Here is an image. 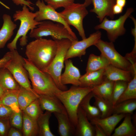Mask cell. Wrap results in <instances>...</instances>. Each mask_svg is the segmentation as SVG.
<instances>
[{
	"label": "cell",
	"instance_id": "1",
	"mask_svg": "<svg viewBox=\"0 0 136 136\" xmlns=\"http://www.w3.org/2000/svg\"><path fill=\"white\" fill-rule=\"evenodd\" d=\"M57 49V44L55 40L41 38L27 44L25 54L30 62L44 72L54 59Z\"/></svg>",
	"mask_w": 136,
	"mask_h": 136
},
{
	"label": "cell",
	"instance_id": "2",
	"mask_svg": "<svg viewBox=\"0 0 136 136\" xmlns=\"http://www.w3.org/2000/svg\"><path fill=\"white\" fill-rule=\"evenodd\" d=\"M21 10L16 11L13 16L14 21L19 20L20 24L16 36L10 43L8 44L7 47L10 51L16 50L17 43L20 39V45L24 46L27 44V34L29 31L36 28L40 22L36 21L35 19L37 14L29 11L28 8L26 5L23 6Z\"/></svg>",
	"mask_w": 136,
	"mask_h": 136
},
{
	"label": "cell",
	"instance_id": "3",
	"mask_svg": "<svg viewBox=\"0 0 136 136\" xmlns=\"http://www.w3.org/2000/svg\"><path fill=\"white\" fill-rule=\"evenodd\" d=\"M24 66L31 82L32 88L39 95L55 96L61 91L57 87L51 77L39 70L24 58Z\"/></svg>",
	"mask_w": 136,
	"mask_h": 136
},
{
	"label": "cell",
	"instance_id": "4",
	"mask_svg": "<svg viewBox=\"0 0 136 136\" xmlns=\"http://www.w3.org/2000/svg\"><path fill=\"white\" fill-rule=\"evenodd\" d=\"M93 88L73 85L70 88L61 91L56 96L64 107L69 119L75 128L77 123V112L83 99L92 92Z\"/></svg>",
	"mask_w": 136,
	"mask_h": 136
},
{
	"label": "cell",
	"instance_id": "5",
	"mask_svg": "<svg viewBox=\"0 0 136 136\" xmlns=\"http://www.w3.org/2000/svg\"><path fill=\"white\" fill-rule=\"evenodd\" d=\"M54 40L57 44V52L53 60L44 72L51 77L59 89L65 91L67 90V88L61 83V76L65 56L72 41L67 39Z\"/></svg>",
	"mask_w": 136,
	"mask_h": 136
},
{
	"label": "cell",
	"instance_id": "6",
	"mask_svg": "<svg viewBox=\"0 0 136 136\" xmlns=\"http://www.w3.org/2000/svg\"><path fill=\"white\" fill-rule=\"evenodd\" d=\"M29 36L36 39L51 36L53 40L67 39L72 41L78 40L72 35L62 24L48 20L40 22L36 28L30 31Z\"/></svg>",
	"mask_w": 136,
	"mask_h": 136
},
{
	"label": "cell",
	"instance_id": "7",
	"mask_svg": "<svg viewBox=\"0 0 136 136\" xmlns=\"http://www.w3.org/2000/svg\"><path fill=\"white\" fill-rule=\"evenodd\" d=\"M86 8L83 3H74L59 12L69 26L76 29L82 39L86 38L83 25V20L88 14Z\"/></svg>",
	"mask_w": 136,
	"mask_h": 136
},
{
	"label": "cell",
	"instance_id": "8",
	"mask_svg": "<svg viewBox=\"0 0 136 136\" xmlns=\"http://www.w3.org/2000/svg\"><path fill=\"white\" fill-rule=\"evenodd\" d=\"M11 58L5 66L11 73L20 86L31 91L27 71L24 66V58L16 50L10 51Z\"/></svg>",
	"mask_w": 136,
	"mask_h": 136
},
{
	"label": "cell",
	"instance_id": "9",
	"mask_svg": "<svg viewBox=\"0 0 136 136\" xmlns=\"http://www.w3.org/2000/svg\"><path fill=\"white\" fill-rule=\"evenodd\" d=\"M94 46L110 64L124 70L133 71L132 64L125 56H123L116 51L113 42L105 41L100 39Z\"/></svg>",
	"mask_w": 136,
	"mask_h": 136
},
{
	"label": "cell",
	"instance_id": "10",
	"mask_svg": "<svg viewBox=\"0 0 136 136\" xmlns=\"http://www.w3.org/2000/svg\"><path fill=\"white\" fill-rule=\"evenodd\" d=\"M134 11L132 8H128L124 14L115 20H110L106 17L94 28L96 30L102 29L105 30L110 42H114L119 37L125 33L126 29L124 26V23Z\"/></svg>",
	"mask_w": 136,
	"mask_h": 136
},
{
	"label": "cell",
	"instance_id": "11",
	"mask_svg": "<svg viewBox=\"0 0 136 136\" xmlns=\"http://www.w3.org/2000/svg\"><path fill=\"white\" fill-rule=\"evenodd\" d=\"M36 5L39 10L36 12L37 15L35 20L38 22L48 20L58 23L63 25L69 33L76 39L78 40L75 33L61 16L59 12H57L50 6L46 5L43 0H38Z\"/></svg>",
	"mask_w": 136,
	"mask_h": 136
},
{
	"label": "cell",
	"instance_id": "12",
	"mask_svg": "<svg viewBox=\"0 0 136 136\" xmlns=\"http://www.w3.org/2000/svg\"><path fill=\"white\" fill-rule=\"evenodd\" d=\"M101 32L97 31L81 41H72L67 52L65 60L77 57L81 58L85 55L86 49L90 46L94 45L101 39Z\"/></svg>",
	"mask_w": 136,
	"mask_h": 136
},
{
	"label": "cell",
	"instance_id": "13",
	"mask_svg": "<svg viewBox=\"0 0 136 136\" xmlns=\"http://www.w3.org/2000/svg\"><path fill=\"white\" fill-rule=\"evenodd\" d=\"M65 69L61 76V81L63 85L71 84L73 85L80 86V79L81 76L79 69L74 65L70 59L64 61Z\"/></svg>",
	"mask_w": 136,
	"mask_h": 136
},
{
	"label": "cell",
	"instance_id": "14",
	"mask_svg": "<svg viewBox=\"0 0 136 136\" xmlns=\"http://www.w3.org/2000/svg\"><path fill=\"white\" fill-rule=\"evenodd\" d=\"M93 8L90 11L95 13L100 22L106 16L113 19L114 15L113 8L116 0H92Z\"/></svg>",
	"mask_w": 136,
	"mask_h": 136
},
{
	"label": "cell",
	"instance_id": "15",
	"mask_svg": "<svg viewBox=\"0 0 136 136\" xmlns=\"http://www.w3.org/2000/svg\"><path fill=\"white\" fill-rule=\"evenodd\" d=\"M77 119L75 135L95 136L94 126L89 121L85 112L80 106L77 110Z\"/></svg>",
	"mask_w": 136,
	"mask_h": 136
},
{
	"label": "cell",
	"instance_id": "16",
	"mask_svg": "<svg viewBox=\"0 0 136 136\" xmlns=\"http://www.w3.org/2000/svg\"><path fill=\"white\" fill-rule=\"evenodd\" d=\"M126 114H114L104 118H98L90 120L93 125L97 124L104 130L107 136H110L117 124Z\"/></svg>",
	"mask_w": 136,
	"mask_h": 136
},
{
	"label": "cell",
	"instance_id": "17",
	"mask_svg": "<svg viewBox=\"0 0 136 136\" xmlns=\"http://www.w3.org/2000/svg\"><path fill=\"white\" fill-rule=\"evenodd\" d=\"M39 96V99L42 110H45L53 113H67L64 105L56 96L46 95Z\"/></svg>",
	"mask_w": 136,
	"mask_h": 136
},
{
	"label": "cell",
	"instance_id": "18",
	"mask_svg": "<svg viewBox=\"0 0 136 136\" xmlns=\"http://www.w3.org/2000/svg\"><path fill=\"white\" fill-rule=\"evenodd\" d=\"M133 71L124 70L110 64L104 69L105 78L115 82L123 81L129 83L133 78Z\"/></svg>",
	"mask_w": 136,
	"mask_h": 136
},
{
	"label": "cell",
	"instance_id": "19",
	"mask_svg": "<svg viewBox=\"0 0 136 136\" xmlns=\"http://www.w3.org/2000/svg\"><path fill=\"white\" fill-rule=\"evenodd\" d=\"M3 24L0 29V49L3 48L7 42L13 35L17 25L12 21L9 15L5 14L3 16Z\"/></svg>",
	"mask_w": 136,
	"mask_h": 136
},
{
	"label": "cell",
	"instance_id": "20",
	"mask_svg": "<svg viewBox=\"0 0 136 136\" xmlns=\"http://www.w3.org/2000/svg\"><path fill=\"white\" fill-rule=\"evenodd\" d=\"M58 122V132L60 136L75 135V128L71 121L67 113H53Z\"/></svg>",
	"mask_w": 136,
	"mask_h": 136
},
{
	"label": "cell",
	"instance_id": "21",
	"mask_svg": "<svg viewBox=\"0 0 136 136\" xmlns=\"http://www.w3.org/2000/svg\"><path fill=\"white\" fill-rule=\"evenodd\" d=\"M104 69L86 73L81 76L80 79V86L93 88L100 84L105 77L104 74Z\"/></svg>",
	"mask_w": 136,
	"mask_h": 136
},
{
	"label": "cell",
	"instance_id": "22",
	"mask_svg": "<svg viewBox=\"0 0 136 136\" xmlns=\"http://www.w3.org/2000/svg\"><path fill=\"white\" fill-rule=\"evenodd\" d=\"M130 114H126L123 122L115 130L112 136H135L136 129L131 121Z\"/></svg>",
	"mask_w": 136,
	"mask_h": 136
},
{
	"label": "cell",
	"instance_id": "23",
	"mask_svg": "<svg viewBox=\"0 0 136 136\" xmlns=\"http://www.w3.org/2000/svg\"><path fill=\"white\" fill-rule=\"evenodd\" d=\"M93 96L92 92H90L83 99L79 105L90 120L100 118L101 116V113L98 108L95 106H92L90 104V100Z\"/></svg>",
	"mask_w": 136,
	"mask_h": 136
},
{
	"label": "cell",
	"instance_id": "24",
	"mask_svg": "<svg viewBox=\"0 0 136 136\" xmlns=\"http://www.w3.org/2000/svg\"><path fill=\"white\" fill-rule=\"evenodd\" d=\"M0 85L6 90H18L20 87L11 73L5 67L0 68Z\"/></svg>",
	"mask_w": 136,
	"mask_h": 136
},
{
	"label": "cell",
	"instance_id": "25",
	"mask_svg": "<svg viewBox=\"0 0 136 136\" xmlns=\"http://www.w3.org/2000/svg\"><path fill=\"white\" fill-rule=\"evenodd\" d=\"M110 64L108 60L102 54L97 56L91 54L88 57L86 72H89L104 69Z\"/></svg>",
	"mask_w": 136,
	"mask_h": 136
},
{
	"label": "cell",
	"instance_id": "26",
	"mask_svg": "<svg viewBox=\"0 0 136 136\" xmlns=\"http://www.w3.org/2000/svg\"><path fill=\"white\" fill-rule=\"evenodd\" d=\"M39 96L35 91L29 90L20 86L18 90V101L21 110L23 111L32 102L39 98Z\"/></svg>",
	"mask_w": 136,
	"mask_h": 136
},
{
	"label": "cell",
	"instance_id": "27",
	"mask_svg": "<svg viewBox=\"0 0 136 136\" xmlns=\"http://www.w3.org/2000/svg\"><path fill=\"white\" fill-rule=\"evenodd\" d=\"M18 90H6L0 98V104L9 107L15 112L21 111L18 101Z\"/></svg>",
	"mask_w": 136,
	"mask_h": 136
},
{
	"label": "cell",
	"instance_id": "28",
	"mask_svg": "<svg viewBox=\"0 0 136 136\" xmlns=\"http://www.w3.org/2000/svg\"><path fill=\"white\" fill-rule=\"evenodd\" d=\"M114 82L105 78L100 84L93 87L94 94L109 100L114 86Z\"/></svg>",
	"mask_w": 136,
	"mask_h": 136
},
{
	"label": "cell",
	"instance_id": "29",
	"mask_svg": "<svg viewBox=\"0 0 136 136\" xmlns=\"http://www.w3.org/2000/svg\"><path fill=\"white\" fill-rule=\"evenodd\" d=\"M23 118L22 130L23 135L35 136L38 135L39 128L37 120L29 117L22 111Z\"/></svg>",
	"mask_w": 136,
	"mask_h": 136
},
{
	"label": "cell",
	"instance_id": "30",
	"mask_svg": "<svg viewBox=\"0 0 136 136\" xmlns=\"http://www.w3.org/2000/svg\"><path fill=\"white\" fill-rule=\"evenodd\" d=\"M51 112L46 111L38 118L37 121L39 128L38 135L41 136H55L51 132L49 126V120Z\"/></svg>",
	"mask_w": 136,
	"mask_h": 136
},
{
	"label": "cell",
	"instance_id": "31",
	"mask_svg": "<svg viewBox=\"0 0 136 136\" xmlns=\"http://www.w3.org/2000/svg\"><path fill=\"white\" fill-rule=\"evenodd\" d=\"M136 64L133 65L134 74L133 78L128 83L127 87L119 98L116 104L126 100L136 99Z\"/></svg>",
	"mask_w": 136,
	"mask_h": 136
},
{
	"label": "cell",
	"instance_id": "32",
	"mask_svg": "<svg viewBox=\"0 0 136 136\" xmlns=\"http://www.w3.org/2000/svg\"><path fill=\"white\" fill-rule=\"evenodd\" d=\"M95 101L94 105L99 109L101 113L100 118H104L111 115L113 114V106L108 100L93 94Z\"/></svg>",
	"mask_w": 136,
	"mask_h": 136
},
{
	"label": "cell",
	"instance_id": "33",
	"mask_svg": "<svg viewBox=\"0 0 136 136\" xmlns=\"http://www.w3.org/2000/svg\"><path fill=\"white\" fill-rule=\"evenodd\" d=\"M136 109V99L126 100L115 105L113 114H131Z\"/></svg>",
	"mask_w": 136,
	"mask_h": 136
},
{
	"label": "cell",
	"instance_id": "34",
	"mask_svg": "<svg viewBox=\"0 0 136 136\" xmlns=\"http://www.w3.org/2000/svg\"><path fill=\"white\" fill-rule=\"evenodd\" d=\"M128 83L123 81H115L109 101L113 107L127 87Z\"/></svg>",
	"mask_w": 136,
	"mask_h": 136
},
{
	"label": "cell",
	"instance_id": "35",
	"mask_svg": "<svg viewBox=\"0 0 136 136\" xmlns=\"http://www.w3.org/2000/svg\"><path fill=\"white\" fill-rule=\"evenodd\" d=\"M22 111L30 117L36 120L43 113L39 98L32 102Z\"/></svg>",
	"mask_w": 136,
	"mask_h": 136
},
{
	"label": "cell",
	"instance_id": "36",
	"mask_svg": "<svg viewBox=\"0 0 136 136\" xmlns=\"http://www.w3.org/2000/svg\"><path fill=\"white\" fill-rule=\"evenodd\" d=\"M9 119L12 126L18 129H22L23 118L22 111L18 113L14 112Z\"/></svg>",
	"mask_w": 136,
	"mask_h": 136
},
{
	"label": "cell",
	"instance_id": "37",
	"mask_svg": "<svg viewBox=\"0 0 136 136\" xmlns=\"http://www.w3.org/2000/svg\"><path fill=\"white\" fill-rule=\"evenodd\" d=\"M44 1L54 9L64 8L74 3L75 0H44Z\"/></svg>",
	"mask_w": 136,
	"mask_h": 136
},
{
	"label": "cell",
	"instance_id": "38",
	"mask_svg": "<svg viewBox=\"0 0 136 136\" xmlns=\"http://www.w3.org/2000/svg\"><path fill=\"white\" fill-rule=\"evenodd\" d=\"M14 112L8 106L2 104L0 105V118H9Z\"/></svg>",
	"mask_w": 136,
	"mask_h": 136
},
{
	"label": "cell",
	"instance_id": "39",
	"mask_svg": "<svg viewBox=\"0 0 136 136\" xmlns=\"http://www.w3.org/2000/svg\"><path fill=\"white\" fill-rule=\"evenodd\" d=\"M13 3L17 6H23L24 5H26L29 9L32 11L34 10V7L32 5L33 4L29 0H12Z\"/></svg>",
	"mask_w": 136,
	"mask_h": 136
},
{
	"label": "cell",
	"instance_id": "40",
	"mask_svg": "<svg viewBox=\"0 0 136 136\" xmlns=\"http://www.w3.org/2000/svg\"><path fill=\"white\" fill-rule=\"evenodd\" d=\"M129 17L133 21L134 24V28L131 29V33L134 37V44L133 49L130 53L133 56H136V20L133 17L130 15Z\"/></svg>",
	"mask_w": 136,
	"mask_h": 136
},
{
	"label": "cell",
	"instance_id": "41",
	"mask_svg": "<svg viewBox=\"0 0 136 136\" xmlns=\"http://www.w3.org/2000/svg\"><path fill=\"white\" fill-rule=\"evenodd\" d=\"M11 58V52L6 53L2 58L0 59V68L4 67Z\"/></svg>",
	"mask_w": 136,
	"mask_h": 136
},
{
	"label": "cell",
	"instance_id": "42",
	"mask_svg": "<svg viewBox=\"0 0 136 136\" xmlns=\"http://www.w3.org/2000/svg\"><path fill=\"white\" fill-rule=\"evenodd\" d=\"M8 129L7 124L0 119V135H5L7 132Z\"/></svg>",
	"mask_w": 136,
	"mask_h": 136
},
{
	"label": "cell",
	"instance_id": "43",
	"mask_svg": "<svg viewBox=\"0 0 136 136\" xmlns=\"http://www.w3.org/2000/svg\"><path fill=\"white\" fill-rule=\"evenodd\" d=\"M95 136H107L103 129L99 125L95 124Z\"/></svg>",
	"mask_w": 136,
	"mask_h": 136
},
{
	"label": "cell",
	"instance_id": "44",
	"mask_svg": "<svg viewBox=\"0 0 136 136\" xmlns=\"http://www.w3.org/2000/svg\"><path fill=\"white\" fill-rule=\"evenodd\" d=\"M8 135L9 136H22V134L17 129L11 127L9 131Z\"/></svg>",
	"mask_w": 136,
	"mask_h": 136
},
{
	"label": "cell",
	"instance_id": "45",
	"mask_svg": "<svg viewBox=\"0 0 136 136\" xmlns=\"http://www.w3.org/2000/svg\"><path fill=\"white\" fill-rule=\"evenodd\" d=\"M123 9V8L115 4L113 7V13L114 15L119 14L122 12Z\"/></svg>",
	"mask_w": 136,
	"mask_h": 136
},
{
	"label": "cell",
	"instance_id": "46",
	"mask_svg": "<svg viewBox=\"0 0 136 136\" xmlns=\"http://www.w3.org/2000/svg\"><path fill=\"white\" fill-rule=\"evenodd\" d=\"M126 3V0H116L115 4L123 8L125 6Z\"/></svg>",
	"mask_w": 136,
	"mask_h": 136
},
{
	"label": "cell",
	"instance_id": "47",
	"mask_svg": "<svg viewBox=\"0 0 136 136\" xmlns=\"http://www.w3.org/2000/svg\"><path fill=\"white\" fill-rule=\"evenodd\" d=\"M92 3V0H85L83 4L87 7L89 6Z\"/></svg>",
	"mask_w": 136,
	"mask_h": 136
},
{
	"label": "cell",
	"instance_id": "48",
	"mask_svg": "<svg viewBox=\"0 0 136 136\" xmlns=\"http://www.w3.org/2000/svg\"><path fill=\"white\" fill-rule=\"evenodd\" d=\"M6 90L0 85V98L3 95Z\"/></svg>",
	"mask_w": 136,
	"mask_h": 136
},
{
	"label": "cell",
	"instance_id": "49",
	"mask_svg": "<svg viewBox=\"0 0 136 136\" xmlns=\"http://www.w3.org/2000/svg\"><path fill=\"white\" fill-rule=\"evenodd\" d=\"M132 119H133V124L135 126H136V114H135L133 116Z\"/></svg>",
	"mask_w": 136,
	"mask_h": 136
},
{
	"label": "cell",
	"instance_id": "50",
	"mask_svg": "<svg viewBox=\"0 0 136 136\" xmlns=\"http://www.w3.org/2000/svg\"><path fill=\"white\" fill-rule=\"evenodd\" d=\"M0 4H1V5L3 4V3L0 1Z\"/></svg>",
	"mask_w": 136,
	"mask_h": 136
},
{
	"label": "cell",
	"instance_id": "51",
	"mask_svg": "<svg viewBox=\"0 0 136 136\" xmlns=\"http://www.w3.org/2000/svg\"><path fill=\"white\" fill-rule=\"evenodd\" d=\"M1 104H0V105H1Z\"/></svg>",
	"mask_w": 136,
	"mask_h": 136
}]
</instances>
